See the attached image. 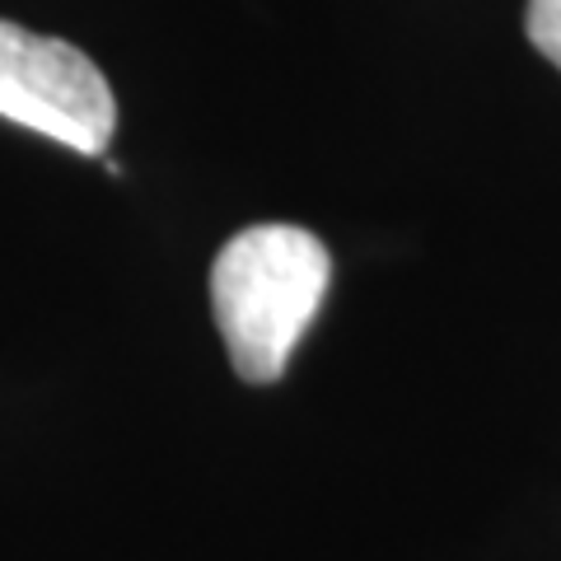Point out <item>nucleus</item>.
Masks as SVG:
<instances>
[{
    "instance_id": "7ed1b4c3",
    "label": "nucleus",
    "mask_w": 561,
    "mask_h": 561,
    "mask_svg": "<svg viewBox=\"0 0 561 561\" xmlns=\"http://www.w3.org/2000/svg\"><path fill=\"white\" fill-rule=\"evenodd\" d=\"M524 28H529V38L542 57L561 70V0H529Z\"/></svg>"
},
{
    "instance_id": "f03ea898",
    "label": "nucleus",
    "mask_w": 561,
    "mask_h": 561,
    "mask_svg": "<svg viewBox=\"0 0 561 561\" xmlns=\"http://www.w3.org/2000/svg\"><path fill=\"white\" fill-rule=\"evenodd\" d=\"M0 117L76 154H103L117 131V99L80 47L0 20Z\"/></svg>"
},
{
    "instance_id": "f257e3e1",
    "label": "nucleus",
    "mask_w": 561,
    "mask_h": 561,
    "mask_svg": "<svg viewBox=\"0 0 561 561\" xmlns=\"http://www.w3.org/2000/svg\"><path fill=\"white\" fill-rule=\"evenodd\" d=\"M332 280V257L305 225H249L210 262V313L243 383H276Z\"/></svg>"
}]
</instances>
